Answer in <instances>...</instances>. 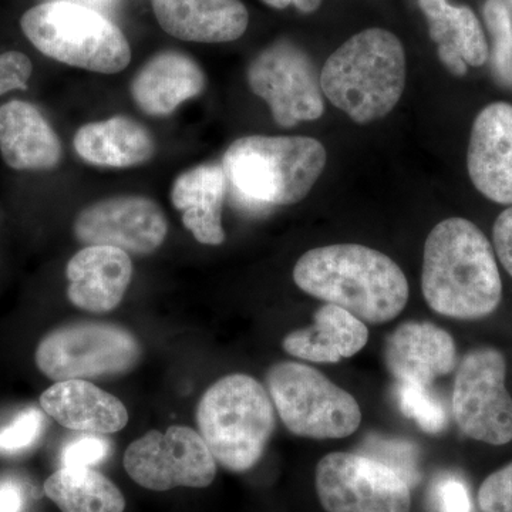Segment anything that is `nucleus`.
<instances>
[{
    "label": "nucleus",
    "mask_w": 512,
    "mask_h": 512,
    "mask_svg": "<svg viewBox=\"0 0 512 512\" xmlns=\"http://www.w3.org/2000/svg\"><path fill=\"white\" fill-rule=\"evenodd\" d=\"M421 291L439 315L478 320L503 301V282L493 247L483 231L464 218H448L431 229L424 244Z\"/></svg>",
    "instance_id": "1"
},
{
    "label": "nucleus",
    "mask_w": 512,
    "mask_h": 512,
    "mask_svg": "<svg viewBox=\"0 0 512 512\" xmlns=\"http://www.w3.org/2000/svg\"><path fill=\"white\" fill-rule=\"evenodd\" d=\"M293 281L313 298L372 325L397 318L409 301V284L400 266L363 245H329L305 252L293 268Z\"/></svg>",
    "instance_id": "2"
},
{
    "label": "nucleus",
    "mask_w": 512,
    "mask_h": 512,
    "mask_svg": "<svg viewBox=\"0 0 512 512\" xmlns=\"http://www.w3.org/2000/svg\"><path fill=\"white\" fill-rule=\"evenodd\" d=\"M326 161L325 147L315 138L248 136L228 147L222 167L235 204L259 214L302 201Z\"/></svg>",
    "instance_id": "3"
},
{
    "label": "nucleus",
    "mask_w": 512,
    "mask_h": 512,
    "mask_svg": "<svg viewBox=\"0 0 512 512\" xmlns=\"http://www.w3.org/2000/svg\"><path fill=\"white\" fill-rule=\"evenodd\" d=\"M406 55L400 40L383 29L353 36L326 60L323 96L359 124L387 116L402 99Z\"/></svg>",
    "instance_id": "4"
},
{
    "label": "nucleus",
    "mask_w": 512,
    "mask_h": 512,
    "mask_svg": "<svg viewBox=\"0 0 512 512\" xmlns=\"http://www.w3.org/2000/svg\"><path fill=\"white\" fill-rule=\"evenodd\" d=\"M197 423L215 461L232 473H245L264 456L274 434V403L258 380L235 373L204 393Z\"/></svg>",
    "instance_id": "5"
},
{
    "label": "nucleus",
    "mask_w": 512,
    "mask_h": 512,
    "mask_svg": "<svg viewBox=\"0 0 512 512\" xmlns=\"http://www.w3.org/2000/svg\"><path fill=\"white\" fill-rule=\"evenodd\" d=\"M23 33L43 55L57 62L114 74L126 69L131 49L126 36L96 10L72 2H46L20 20Z\"/></svg>",
    "instance_id": "6"
},
{
    "label": "nucleus",
    "mask_w": 512,
    "mask_h": 512,
    "mask_svg": "<svg viewBox=\"0 0 512 512\" xmlns=\"http://www.w3.org/2000/svg\"><path fill=\"white\" fill-rule=\"evenodd\" d=\"M266 384L282 423L295 436L345 439L362 423V410L355 397L315 367L276 363L268 370Z\"/></svg>",
    "instance_id": "7"
},
{
    "label": "nucleus",
    "mask_w": 512,
    "mask_h": 512,
    "mask_svg": "<svg viewBox=\"0 0 512 512\" xmlns=\"http://www.w3.org/2000/svg\"><path fill=\"white\" fill-rule=\"evenodd\" d=\"M136 336L121 326L76 322L47 333L36 349V366L53 382L126 375L140 362Z\"/></svg>",
    "instance_id": "8"
},
{
    "label": "nucleus",
    "mask_w": 512,
    "mask_h": 512,
    "mask_svg": "<svg viewBox=\"0 0 512 512\" xmlns=\"http://www.w3.org/2000/svg\"><path fill=\"white\" fill-rule=\"evenodd\" d=\"M507 362L500 350H470L457 367L453 414L470 439L504 446L512 441V397L505 386Z\"/></svg>",
    "instance_id": "9"
},
{
    "label": "nucleus",
    "mask_w": 512,
    "mask_h": 512,
    "mask_svg": "<svg viewBox=\"0 0 512 512\" xmlns=\"http://www.w3.org/2000/svg\"><path fill=\"white\" fill-rule=\"evenodd\" d=\"M316 494L326 512H410V485L363 454L330 453L319 461Z\"/></svg>",
    "instance_id": "10"
},
{
    "label": "nucleus",
    "mask_w": 512,
    "mask_h": 512,
    "mask_svg": "<svg viewBox=\"0 0 512 512\" xmlns=\"http://www.w3.org/2000/svg\"><path fill=\"white\" fill-rule=\"evenodd\" d=\"M128 476L151 491L205 488L217 476V461L201 434L190 427L148 431L124 454Z\"/></svg>",
    "instance_id": "11"
},
{
    "label": "nucleus",
    "mask_w": 512,
    "mask_h": 512,
    "mask_svg": "<svg viewBox=\"0 0 512 512\" xmlns=\"http://www.w3.org/2000/svg\"><path fill=\"white\" fill-rule=\"evenodd\" d=\"M248 84L279 126L318 120L325 111L320 77L311 57L288 40L266 47L248 67Z\"/></svg>",
    "instance_id": "12"
},
{
    "label": "nucleus",
    "mask_w": 512,
    "mask_h": 512,
    "mask_svg": "<svg viewBox=\"0 0 512 512\" xmlns=\"http://www.w3.org/2000/svg\"><path fill=\"white\" fill-rule=\"evenodd\" d=\"M163 210L138 195L107 198L84 208L74 221V235L87 247H113L130 254H153L167 237Z\"/></svg>",
    "instance_id": "13"
},
{
    "label": "nucleus",
    "mask_w": 512,
    "mask_h": 512,
    "mask_svg": "<svg viewBox=\"0 0 512 512\" xmlns=\"http://www.w3.org/2000/svg\"><path fill=\"white\" fill-rule=\"evenodd\" d=\"M474 187L495 204L512 207V106L498 101L477 114L467 153Z\"/></svg>",
    "instance_id": "14"
},
{
    "label": "nucleus",
    "mask_w": 512,
    "mask_h": 512,
    "mask_svg": "<svg viewBox=\"0 0 512 512\" xmlns=\"http://www.w3.org/2000/svg\"><path fill=\"white\" fill-rule=\"evenodd\" d=\"M384 362L397 382L430 387L456 369V342L433 323L406 322L387 338Z\"/></svg>",
    "instance_id": "15"
},
{
    "label": "nucleus",
    "mask_w": 512,
    "mask_h": 512,
    "mask_svg": "<svg viewBox=\"0 0 512 512\" xmlns=\"http://www.w3.org/2000/svg\"><path fill=\"white\" fill-rule=\"evenodd\" d=\"M70 285L67 298L83 311L107 313L116 309L133 278V262L127 252L113 247H86L70 259L66 268Z\"/></svg>",
    "instance_id": "16"
},
{
    "label": "nucleus",
    "mask_w": 512,
    "mask_h": 512,
    "mask_svg": "<svg viewBox=\"0 0 512 512\" xmlns=\"http://www.w3.org/2000/svg\"><path fill=\"white\" fill-rule=\"evenodd\" d=\"M153 10L161 28L185 42H232L249 22L241 0H153Z\"/></svg>",
    "instance_id": "17"
},
{
    "label": "nucleus",
    "mask_w": 512,
    "mask_h": 512,
    "mask_svg": "<svg viewBox=\"0 0 512 512\" xmlns=\"http://www.w3.org/2000/svg\"><path fill=\"white\" fill-rule=\"evenodd\" d=\"M40 406L60 426L79 433L106 436L128 423L126 406L89 380L53 384L40 396Z\"/></svg>",
    "instance_id": "18"
},
{
    "label": "nucleus",
    "mask_w": 512,
    "mask_h": 512,
    "mask_svg": "<svg viewBox=\"0 0 512 512\" xmlns=\"http://www.w3.org/2000/svg\"><path fill=\"white\" fill-rule=\"evenodd\" d=\"M0 153L13 170H52L62 158V144L35 106L13 100L0 107Z\"/></svg>",
    "instance_id": "19"
},
{
    "label": "nucleus",
    "mask_w": 512,
    "mask_h": 512,
    "mask_svg": "<svg viewBox=\"0 0 512 512\" xmlns=\"http://www.w3.org/2000/svg\"><path fill=\"white\" fill-rule=\"evenodd\" d=\"M205 74L191 57L161 52L148 60L131 83V96L148 116H170L184 101L204 92Z\"/></svg>",
    "instance_id": "20"
},
{
    "label": "nucleus",
    "mask_w": 512,
    "mask_h": 512,
    "mask_svg": "<svg viewBox=\"0 0 512 512\" xmlns=\"http://www.w3.org/2000/svg\"><path fill=\"white\" fill-rule=\"evenodd\" d=\"M227 191V175L217 164L197 165L174 181L171 201L183 212L185 228L200 244L221 245L225 241L222 207Z\"/></svg>",
    "instance_id": "21"
},
{
    "label": "nucleus",
    "mask_w": 512,
    "mask_h": 512,
    "mask_svg": "<svg viewBox=\"0 0 512 512\" xmlns=\"http://www.w3.org/2000/svg\"><path fill=\"white\" fill-rule=\"evenodd\" d=\"M369 330L365 322L339 306L326 303L313 315L309 328L293 330L282 342L291 356L312 363H338L365 348Z\"/></svg>",
    "instance_id": "22"
},
{
    "label": "nucleus",
    "mask_w": 512,
    "mask_h": 512,
    "mask_svg": "<svg viewBox=\"0 0 512 512\" xmlns=\"http://www.w3.org/2000/svg\"><path fill=\"white\" fill-rule=\"evenodd\" d=\"M430 26L439 57L454 76H464L467 66L480 67L490 57L487 39L473 10L448 0H419Z\"/></svg>",
    "instance_id": "23"
},
{
    "label": "nucleus",
    "mask_w": 512,
    "mask_h": 512,
    "mask_svg": "<svg viewBox=\"0 0 512 512\" xmlns=\"http://www.w3.org/2000/svg\"><path fill=\"white\" fill-rule=\"evenodd\" d=\"M73 144L83 161L97 167H136L156 154L150 131L121 116L86 124L77 131Z\"/></svg>",
    "instance_id": "24"
},
{
    "label": "nucleus",
    "mask_w": 512,
    "mask_h": 512,
    "mask_svg": "<svg viewBox=\"0 0 512 512\" xmlns=\"http://www.w3.org/2000/svg\"><path fill=\"white\" fill-rule=\"evenodd\" d=\"M43 490L62 512H124L119 487L92 467H62L47 478Z\"/></svg>",
    "instance_id": "25"
},
{
    "label": "nucleus",
    "mask_w": 512,
    "mask_h": 512,
    "mask_svg": "<svg viewBox=\"0 0 512 512\" xmlns=\"http://www.w3.org/2000/svg\"><path fill=\"white\" fill-rule=\"evenodd\" d=\"M484 19L493 39L491 70L501 86L512 89V18L507 0H487Z\"/></svg>",
    "instance_id": "26"
},
{
    "label": "nucleus",
    "mask_w": 512,
    "mask_h": 512,
    "mask_svg": "<svg viewBox=\"0 0 512 512\" xmlns=\"http://www.w3.org/2000/svg\"><path fill=\"white\" fill-rule=\"evenodd\" d=\"M396 396L404 416L416 421L424 433L440 434L447 429L446 407L429 386L397 382Z\"/></svg>",
    "instance_id": "27"
},
{
    "label": "nucleus",
    "mask_w": 512,
    "mask_h": 512,
    "mask_svg": "<svg viewBox=\"0 0 512 512\" xmlns=\"http://www.w3.org/2000/svg\"><path fill=\"white\" fill-rule=\"evenodd\" d=\"M363 456L373 458L384 466L392 468L409 485L419 481V456L412 443L370 436L363 443Z\"/></svg>",
    "instance_id": "28"
},
{
    "label": "nucleus",
    "mask_w": 512,
    "mask_h": 512,
    "mask_svg": "<svg viewBox=\"0 0 512 512\" xmlns=\"http://www.w3.org/2000/svg\"><path fill=\"white\" fill-rule=\"evenodd\" d=\"M45 416L40 410L26 409L0 430V451L16 454L32 447L45 429Z\"/></svg>",
    "instance_id": "29"
},
{
    "label": "nucleus",
    "mask_w": 512,
    "mask_h": 512,
    "mask_svg": "<svg viewBox=\"0 0 512 512\" xmlns=\"http://www.w3.org/2000/svg\"><path fill=\"white\" fill-rule=\"evenodd\" d=\"M430 503L434 512H473L467 484L453 474H444L431 484Z\"/></svg>",
    "instance_id": "30"
},
{
    "label": "nucleus",
    "mask_w": 512,
    "mask_h": 512,
    "mask_svg": "<svg viewBox=\"0 0 512 512\" xmlns=\"http://www.w3.org/2000/svg\"><path fill=\"white\" fill-rule=\"evenodd\" d=\"M477 500L483 512H512V463L485 478Z\"/></svg>",
    "instance_id": "31"
},
{
    "label": "nucleus",
    "mask_w": 512,
    "mask_h": 512,
    "mask_svg": "<svg viewBox=\"0 0 512 512\" xmlns=\"http://www.w3.org/2000/svg\"><path fill=\"white\" fill-rule=\"evenodd\" d=\"M110 441L101 434L82 433L67 443L62 451V467H93L106 460Z\"/></svg>",
    "instance_id": "32"
},
{
    "label": "nucleus",
    "mask_w": 512,
    "mask_h": 512,
    "mask_svg": "<svg viewBox=\"0 0 512 512\" xmlns=\"http://www.w3.org/2000/svg\"><path fill=\"white\" fill-rule=\"evenodd\" d=\"M33 66L28 56L20 52L0 55V96L12 90L28 89Z\"/></svg>",
    "instance_id": "33"
},
{
    "label": "nucleus",
    "mask_w": 512,
    "mask_h": 512,
    "mask_svg": "<svg viewBox=\"0 0 512 512\" xmlns=\"http://www.w3.org/2000/svg\"><path fill=\"white\" fill-rule=\"evenodd\" d=\"M493 241L498 259L512 278V207L501 212L495 220Z\"/></svg>",
    "instance_id": "34"
},
{
    "label": "nucleus",
    "mask_w": 512,
    "mask_h": 512,
    "mask_svg": "<svg viewBox=\"0 0 512 512\" xmlns=\"http://www.w3.org/2000/svg\"><path fill=\"white\" fill-rule=\"evenodd\" d=\"M26 494L22 483L13 477L0 478V512L25 511Z\"/></svg>",
    "instance_id": "35"
},
{
    "label": "nucleus",
    "mask_w": 512,
    "mask_h": 512,
    "mask_svg": "<svg viewBox=\"0 0 512 512\" xmlns=\"http://www.w3.org/2000/svg\"><path fill=\"white\" fill-rule=\"evenodd\" d=\"M262 2L275 9H285L289 5H295L303 13H312L319 8L322 0H262Z\"/></svg>",
    "instance_id": "36"
},
{
    "label": "nucleus",
    "mask_w": 512,
    "mask_h": 512,
    "mask_svg": "<svg viewBox=\"0 0 512 512\" xmlns=\"http://www.w3.org/2000/svg\"><path fill=\"white\" fill-rule=\"evenodd\" d=\"M508 9H510L511 18H512V0H507Z\"/></svg>",
    "instance_id": "37"
}]
</instances>
